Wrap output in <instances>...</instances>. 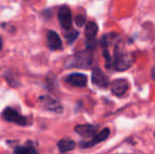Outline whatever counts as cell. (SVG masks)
<instances>
[{"instance_id": "4", "label": "cell", "mask_w": 155, "mask_h": 154, "mask_svg": "<svg viewBox=\"0 0 155 154\" xmlns=\"http://www.w3.org/2000/svg\"><path fill=\"white\" fill-rule=\"evenodd\" d=\"M41 105L45 108V109L50 110L52 112H55V113H61L62 112V106L57 99L53 98L52 96L49 95H43L39 98Z\"/></svg>"}, {"instance_id": "16", "label": "cell", "mask_w": 155, "mask_h": 154, "mask_svg": "<svg viewBox=\"0 0 155 154\" xmlns=\"http://www.w3.org/2000/svg\"><path fill=\"white\" fill-rule=\"evenodd\" d=\"M75 22L78 27H81V25H84V22H86V18H84V16H82V15H78V16L75 17Z\"/></svg>"}, {"instance_id": "14", "label": "cell", "mask_w": 155, "mask_h": 154, "mask_svg": "<svg viewBox=\"0 0 155 154\" xmlns=\"http://www.w3.org/2000/svg\"><path fill=\"white\" fill-rule=\"evenodd\" d=\"M15 154H37V151L32 146H18L14 150Z\"/></svg>"}, {"instance_id": "6", "label": "cell", "mask_w": 155, "mask_h": 154, "mask_svg": "<svg viewBox=\"0 0 155 154\" xmlns=\"http://www.w3.org/2000/svg\"><path fill=\"white\" fill-rule=\"evenodd\" d=\"M65 81L73 87L82 88V87L87 86L88 77L84 74H81V73H73V74H70L69 76L65 78Z\"/></svg>"}, {"instance_id": "10", "label": "cell", "mask_w": 155, "mask_h": 154, "mask_svg": "<svg viewBox=\"0 0 155 154\" xmlns=\"http://www.w3.org/2000/svg\"><path fill=\"white\" fill-rule=\"evenodd\" d=\"M48 47L51 50H59L62 48V41L56 32L50 31L48 33Z\"/></svg>"}, {"instance_id": "12", "label": "cell", "mask_w": 155, "mask_h": 154, "mask_svg": "<svg viewBox=\"0 0 155 154\" xmlns=\"http://www.w3.org/2000/svg\"><path fill=\"white\" fill-rule=\"evenodd\" d=\"M58 150L61 153H67L69 151H72L74 148H75V143L72 139H69V138H63V139L59 140L58 142Z\"/></svg>"}, {"instance_id": "5", "label": "cell", "mask_w": 155, "mask_h": 154, "mask_svg": "<svg viewBox=\"0 0 155 154\" xmlns=\"http://www.w3.org/2000/svg\"><path fill=\"white\" fill-rule=\"evenodd\" d=\"M58 20L62 29L69 30L72 25V13L68 6H61L58 11Z\"/></svg>"}, {"instance_id": "8", "label": "cell", "mask_w": 155, "mask_h": 154, "mask_svg": "<svg viewBox=\"0 0 155 154\" xmlns=\"http://www.w3.org/2000/svg\"><path fill=\"white\" fill-rule=\"evenodd\" d=\"M109 134H110V130H109L108 128H106V129L101 130L99 133L95 134L90 142L81 143V144H80V146H81L82 148H89V147H92V146H94V145L98 144V143L102 142V140H104L106 138H108Z\"/></svg>"}, {"instance_id": "18", "label": "cell", "mask_w": 155, "mask_h": 154, "mask_svg": "<svg viewBox=\"0 0 155 154\" xmlns=\"http://www.w3.org/2000/svg\"><path fill=\"white\" fill-rule=\"evenodd\" d=\"M2 47H3V42H2V38L0 37V51L2 50Z\"/></svg>"}, {"instance_id": "17", "label": "cell", "mask_w": 155, "mask_h": 154, "mask_svg": "<svg viewBox=\"0 0 155 154\" xmlns=\"http://www.w3.org/2000/svg\"><path fill=\"white\" fill-rule=\"evenodd\" d=\"M151 74H152V78L155 80V67L153 69H152V71H151Z\"/></svg>"}, {"instance_id": "9", "label": "cell", "mask_w": 155, "mask_h": 154, "mask_svg": "<svg viewBox=\"0 0 155 154\" xmlns=\"http://www.w3.org/2000/svg\"><path fill=\"white\" fill-rule=\"evenodd\" d=\"M92 82L95 86L99 87V88H106L108 87L109 79L104 73L101 72V70L99 69H94L92 73Z\"/></svg>"}, {"instance_id": "13", "label": "cell", "mask_w": 155, "mask_h": 154, "mask_svg": "<svg viewBox=\"0 0 155 154\" xmlns=\"http://www.w3.org/2000/svg\"><path fill=\"white\" fill-rule=\"evenodd\" d=\"M98 32V27L95 22H89L88 25H86V31H84V34H86V37L88 40H91V39H95V36Z\"/></svg>"}, {"instance_id": "15", "label": "cell", "mask_w": 155, "mask_h": 154, "mask_svg": "<svg viewBox=\"0 0 155 154\" xmlns=\"http://www.w3.org/2000/svg\"><path fill=\"white\" fill-rule=\"evenodd\" d=\"M64 37H65V39H67L68 42L72 43L76 38L78 37V32L75 31V30H73L71 28V29L67 30V32L64 33Z\"/></svg>"}, {"instance_id": "2", "label": "cell", "mask_w": 155, "mask_h": 154, "mask_svg": "<svg viewBox=\"0 0 155 154\" xmlns=\"http://www.w3.org/2000/svg\"><path fill=\"white\" fill-rule=\"evenodd\" d=\"M93 55L90 51H82L74 54L65 61L67 68H81L87 69L92 64Z\"/></svg>"}, {"instance_id": "7", "label": "cell", "mask_w": 155, "mask_h": 154, "mask_svg": "<svg viewBox=\"0 0 155 154\" xmlns=\"http://www.w3.org/2000/svg\"><path fill=\"white\" fill-rule=\"evenodd\" d=\"M129 89V82L126 79H116L111 84L112 93L116 96H123Z\"/></svg>"}, {"instance_id": "3", "label": "cell", "mask_w": 155, "mask_h": 154, "mask_svg": "<svg viewBox=\"0 0 155 154\" xmlns=\"http://www.w3.org/2000/svg\"><path fill=\"white\" fill-rule=\"evenodd\" d=\"M2 117H3L5 120L10 121V123H17V125H19V126L28 125L27 117L22 116L19 112H17L16 110L12 109V108H6V109H4V111L2 112Z\"/></svg>"}, {"instance_id": "11", "label": "cell", "mask_w": 155, "mask_h": 154, "mask_svg": "<svg viewBox=\"0 0 155 154\" xmlns=\"http://www.w3.org/2000/svg\"><path fill=\"white\" fill-rule=\"evenodd\" d=\"M75 131L84 137H93L96 134L97 128L92 125H79L75 128Z\"/></svg>"}, {"instance_id": "1", "label": "cell", "mask_w": 155, "mask_h": 154, "mask_svg": "<svg viewBox=\"0 0 155 154\" xmlns=\"http://www.w3.org/2000/svg\"><path fill=\"white\" fill-rule=\"evenodd\" d=\"M101 47L108 68L116 71H124L130 68L133 59L131 54L124 51V41L116 33H111L101 39Z\"/></svg>"}]
</instances>
